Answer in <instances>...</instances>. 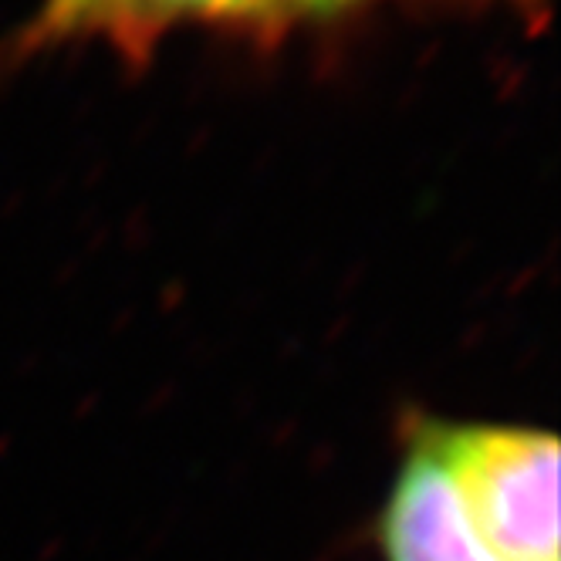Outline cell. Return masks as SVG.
<instances>
[{
  "mask_svg": "<svg viewBox=\"0 0 561 561\" xmlns=\"http://www.w3.org/2000/svg\"><path fill=\"white\" fill-rule=\"evenodd\" d=\"M433 450L504 561H558V439L514 423L423 416Z\"/></svg>",
  "mask_w": 561,
  "mask_h": 561,
  "instance_id": "1",
  "label": "cell"
},
{
  "mask_svg": "<svg viewBox=\"0 0 561 561\" xmlns=\"http://www.w3.org/2000/svg\"><path fill=\"white\" fill-rule=\"evenodd\" d=\"M382 561H504L463 504L423 416L407 423L389 494L376 517Z\"/></svg>",
  "mask_w": 561,
  "mask_h": 561,
  "instance_id": "2",
  "label": "cell"
},
{
  "mask_svg": "<svg viewBox=\"0 0 561 561\" xmlns=\"http://www.w3.org/2000/svg\"><path fill=\"white\" fill-rule=\"evenodd\" d=\"M348 4L358 0H45L31 27V42L112 37L133 45L183 21H288Z\"/></svg>",
  "mask_w": 561,
  "mask_h": 561,
  "instance_id": "3",
  "label": "cell"
}]
</instances>
